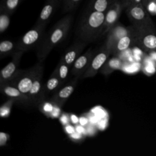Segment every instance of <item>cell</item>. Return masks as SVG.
<instances>
[{"instance_id": "cell-1", "label": "cell", "mask_w": 156, "mask_h": 156, "mask_svg": "<svg viewBox=\"0 0 156 156\" xmlns=\"http://www.w3.org/2000/svg\"><path fill=\"white\" fill-rule=\"evenodd\" d=\"M72 20L71 15L65 16L56 23L48 34L44 36L41 41L37 46V54L40 62L44 61L51 50L65 38L69 30Z\"/></svg>"}, {"instance_id": "cell-2", "label": "cell", "mask_w": 156, "mask_h": 156, "mask_svg": "<svg viewBox=\"0 0 156 156\" xmlns=\"http://www.w3.org/2000/svg\"><path fill=\"white\" fill-rule=\"evenodd\" d=\"M105 13L89 9L82 20L78 30L82 41L91 42L102 35Z\"/></svg>"}, {"instance_id": "cell-3", "label": "cell", "mask_w": 156, "mask_h": 156, "mask_svg": "<svg viewBox=\"0 0 156 156\" xmlns=\"http://www.w3.org/2000/svg\"><path fill=\"white\" fill-rule=\"evenodd\" d=\"M42 69H43V65L42 62H40L29 69L26 70L20 69L15 78L9 83L15 86L24 94L29 96L32 84L38 74Z\"/></svg>"}, {"instance_id": "cell-4", "label": "cell", "mask_w": 156, "mask_h": 156, "mask_svg": "<svg viewBox=\"0 0 156 156\" xmlns=\"http://www.w3.org/2000/svg\"><path fill=\"white\" fill-rule=\"evenodd\" d=\"M45 27L35 24L16 42V51L24 52L38 46L44 36Z\"/></svg>"}, {"instance_id": "cell-5", "label": "cell", "mask_w": 156, "mask_h": 156, "mask_svg": "<svg viewBox=\"0 0 156 156\" xmlns=\"http://www.w3.org/2000/svg\"><path fill=\"white\" fill-rule=\"evenodd\" d=\"M126 14L135 28L152 26L154 23L150 18L149 13L142 4H132L126 8Z\"/></svg>"}, {"instance_id": "cell-6", "label": "cell", "mask_w": 156, "mask_h": 156, "mask_svg": "<svg viewBox=\"0 0 156 156\" xmlns=\"http://www.w3.org/2000/svg\"><path fill=\"white\" fill-rule=\"evenodd\" d=\"M111 54V47L105 42L103 46H102L98 50V52L94 54L88 68L82 76V78H90L94 77L98 71L104 65Z\"/></svg>"}, {"instance_id": "cell-7", "label": "cell", "mask_w": 156, "mask_h": 156, "mask_svg": "<svg viewBox=\"0 0 156 156\" xmlns=\"http://www.w3.org/2000/svg\"><path fill=\"white\" fill-rule=\"evenodd\" d=\"M137 33L136 41L146 51L156 49L155 27L152 26L135 28Z\"/></svg>"}, {"instance_id": "cell-8", "label": "cell", "mask_w": 156, "mask_h": 156, "mask_svg": "<svg viewBox=\"0 0 156 156\" xmlns=\"http://www.w3.org/2000/svg\"><path fill=\"white\" fill-rule=\"evenodd\" d=\"M24 52L18 51L12 55V60L4 67L0 73V84L9 83L12 81L19 73L18 69L20 60Z\"/></svg>"}, {"instance_id": "cell-9", "label": "cell", "mask_w": 156, "mask_h": 156, "mask_svg": "<svg viewBox=\"0 0 156 156\" xmlns=\"http://www.w3.org/2000/svg\"><path fill=\"white\" fill-rule=\"evenodd\" d=\"M0 90L2 94L25 106H30L33 104L29 96L22 93L18 88L10 83L0 84Z\"/></svg>"}, {"instance_id": "cell-10", "label": "cell", "mask_w": 156, "mask_h": 156, "mask_svg": "<svg viewBox=\"0 0 156 156\" xmlns=\"http://www.w3.org/2000/svg\"><path fill=\"white\" fill-rule=\"evenodd\" d=\"M123 9V5L121 2H115L110 6L105 13L102 35L107 34L108 30L118 22Z\"/></svg>"}, {"instance_id": "cell-11", "label": "cell", "mask_w": 156, "mask_h": 156, "mask_svg": "<svg viewBox=\"0 0 156 156\" xmlns=\"http://www.w3.org/2000/svg\"><path fill=\"white\" fill-rule=\"evenodd\" d=\"M94 54L90 49L84 54L80 55L71 66V73L76 78L82 77V76L88 68Z\"/></svg>"}, {"instance_id": "cell-12", "label": "cell", "mask_w": 156, "mask_h": 156, "mask_svg": "<svg viewBox=\"0 0 156 156\" xmlns=\"http://www.w3.org/2000/svg\"><path fill=\"white\" fill-rule=\"evenodd\" d=\"M78 78L74 77L73 80L65 85L62 88H59L51 99V102L57 107H62L67 99L74 91L77 83Z\"/></svg>"}, {"instance_id": "cell-13", "label": "cell", "mask_w": 156, "mask_h": 156, "mask_svg": "<svg viewBox=\"0 0 156 156\" xmlns=\"http://www.w3.org/2000/svg\"><path fill=\"white\" fill-rule=\"evenodd\" d=\"M133 27V26L132 27H125L124 26L118 22L107 32L105 42L111 47L112 49L116 43L122 37L132 31Z\"/></svg>"}, {"instance_id": "cell-14", "label": "cell", "mask_w": 156, "mask_h": 156, "mask_svg": "<svg viewBox=\"0 0 156 156\" xmlns=\"http://www.w3.org/2000/svg\"><path fill=\"white\" fill-rule=\"evenodd\" d=\"M43 74V69L38 74L29 93V96L33 104H37L42 102L44 98V85L42 83Z\"/></svg>"}, {"instance_id": "cell-15", "label": "cell", "mask_w": 156, "mask_h": 156, "mask_svg": "<svg viewBox=\"0 0 156 156\" xmlns=\"http://www.w3.org/2000/svg\"><path fill=\"white\" fill-rule=\"evenodd\" d=\"M60 2V0H46L35 24L46 26L54 14Z\"/></svg>"}, {"instance_id": "cell-16", "label": "cell", "mask_w": 156, "mask_h": 156, "mask_svg": "<svg viewBox=\"0 0 156 156\" xmlns=\"http://www.w3.org/2000/svg\"><path fill=\"white\" fill-rule=\"evenodd\" d=\"M86 44L87 43L83 41L74 43L66 50L60 58V60L63 61L71 68L76 60L81 55L80 54Z\"/></svg>"}, {"instance_id": "cell-17", "label": "cell", "mask_w": 156, "mask_h": 156, "mask_svg": "<svg viewBox=\"0 0 156 156\" xmlns=\"http://www.w3.org/2000/svg\"><path fill=\"white\" fill-rule=\"evenodd\" d=\"M137 33L135 28L133 29L128 34L122 37L114 46L112 49V54L116 55L117 54L127 49L134 41H136Z\"/></svg>"}, {"instance_id": "cell-18", "label": "cell", "mask_w": 156, "mask_h": 156, "mask_svg": "<svg viewBox=\"0 0 156 156\" xmlns=\"http://www.w3.org/2000/svg\"><path fill=\"white\" fill-rule=\"evenodd\" d=\"M63 84L60 79L53 72L44 86V94H49L57 91Z\"/></svg>"}, {"instance_id": "cell-19", "label": "cell", "mask_w": 156, "mask_h": 156, "mask_svg": "<svg viewBox=\"0 0 156 156\" xmlns=\"http://www.w3.org/2000/svg\"><path fill=\"white\" fill-rule=\"evenodd\" d=\"M16 51V43L11 40H4L0 43V58L13 55Z\"/></svg>"}, {"instance_id": "cell-20", "label": "cell", "mask_w": 156, "mask_h": 156, "mask_svg": "<svg viewBox=\"0 0 156 156\" xmlns=\"http://www.w3.org/2000/svg\"><path fill=\"white\" fill-rule=\"evenodd\" d=\"M121 61L117 57L108 58L104 65L101 68V73L107 76L112 73L113 71L119 69V68L121 66Z\"/></svg>"}, {"instance_id": "cell-21", "label": "cell", "mask_w": 156, "mask_h": 156, "mask_svg": "<svg viewBox=\"0 0 156 156\" xmlns=\"http://www.w3.org/2000/svg\"><path fill=\"white\" fill-rule=\"evenodd\" d=\"M113 3V0H91L89 5V9L105 13Z\"/></svg>"}, {"instance_id": "cell-22", "label": "cell", "mask_w": 156, "mask_h": 156, "mask_svg": "<svg viewBox=\"0 0 156 156\" xmlns=\"http://www.w3.org/2000/svg\"><path fill=\"white\" fill-rule=\"evenodd\" d=\"M70 68H71L69 65L60 60L57 67L54 71V73L58 76L62 83H64L67 79Z\"/></svg>"}, {"instance_id": "cell-23", "label": "cell", "mask_w": 156, "mask_h": 156, "mask_svg": "<svg viewBox=\"0 0 156 156\" xmlns=\"http://www.w3.org/2000/svg\"><path fill=\"white\" fill-rule=\"evenodd\" d=\"M11 14L0 8V32L3 33L9 27L10 23Z\"/></svg>"}, {"instance_id": "cell-24", "label": "cell", "mask_w": 156, "mask_h": 156, "mask_svg": "<svg viewBox=\"0 0 156 156\" xmlns=\"http://www.w3.org/2000/svg\"><path fill=\"white\" fill-rule=\"evenodd\" d=\"M22 1L23 0H2L0 8L7 11L12 15Z\"/></svg>"}, {"instance_id": "cell-25", "label": "cell", "mask_w": 156, "mask_h": 156, "mask_svg": "<svg viewBox=\"0 0 156 156\" xmlns=\"http://www.w3.org/2000/svg\"><path fill=\"white\" fill-rule=\"evenodd\" d=\"M81 0H63V11L69 12L74 10Z\"/></svg>"}, {"instance_id": "cell-26", "label": "cell", "mask_w": 156, "mask_h": 156, "mask_svg": "<svg viewBox=\"0 0 156 156\" xmlns=\"http://www.w3.org/2000/svg\"><path fill=\"white\" fill-rule=\"evenodd\" d=\"M13 102H15L14 100L9 99L7 102L1 106L0 108V115L1 117H7L10 115V110Z\"/></svg>"}, {"instance_id": "cell-27", "label": "cell", "mask_w": 156, "mask_h": 156, "mask_svg": "<svg viewBox=\"0 0 156 156\" xmlns=\"http://www.w3.org/2000/svg\"><path fill=\"white\" fill-rule=\"evenodd\" d=\"M52 103L45 102L42 105V112L48 116H52L54 112V108L52 105Z\"/></svg>"}, {"instance_id": "cell-28", "label": "cell", "mask_w": 156, "mask_h": 156, "mask_svg": "<svg viewBox=\"0 0 156 156\" xmlns=\"http://www.w3.org/2000/svg\"><path fill=\"white\" fill-rule=\"evenodd\" d=\"M144 71L146 73V74H147L149 75L152 74L155 72V67L152 59L151 60H148L147 63H146L145 66L144 67Z\"/></svg>"}, {"instance_id": "cell-29", "label": "cell", "mask_w": 156, "mask_h": 156, "mask_svg": "<svg viewBox=\"0 0 156 156\" xmlns=\"http://www.w3.org/2000/svg\"><path fill=\"white\" fill-rule=\"evenodd\" d=\"M155 5L156 0H150L146 5L145 8L150 15H155Z\"/></svg>"}, {"instance_id": "cell-30", "label": "cell", "mask_w": 156, "mask_h": 156, "mask_svg": "<svg viewBox=\"0 0 156 156\" xmlns=\"http://www.w3.org/2000/svg\"><path fill=\"white\" fill-rule=\"evenodd\" d=\"M9 139V135L3 132H0V146H5Z\"/></svg>"}, {"instance_id": "cell-31", "label": "cell", "mask_w": 156, "mask_h": 156, "mask_svg": "<svg viewBox=\"0 0 156 156\" xmlns=\"http://www.w3.org/2000/svg\"><path fill=\"white\" fill-rule=\"evenodd\" d=\"M124 9H126L127 6L132 4H142V0H122L121 2Z\"/></svg>"}, {"instance_id": "cell-32", "label": "cell", "mask_w": 156, "mask_h": 156, "mask_svg": "<svg viewBox=\"0 0 156 156\" xmlns=\"http://www.w3.org/2000/svg\"><path fill=\"white\" fill-rule=\"evenodd\" d=\"M66 131L68 133H74V128H73L71 126H66Z\"/></svg>"}, {"instance_id": "cell-33", "label": "cell", "mask_w": 156, "mask_h": 156, "mask_svg": "<svg viewBox=\"0 0 156 156\" xmlns=\"http://www.w3.org/2000/svg\"><path fill=\"white\" fill-rule=\"evenodd\" d=\"M151 55V59L152 60H154V61H156V52H152L150 54Z\"/></svg>"}, {"instance_id": "cell-34", "label": "cell", "mask_w": 156, "mask_h": 156, "mask_svg": "<svg viewBox=\"0 0 156 156\" xmlns=\"http://www.w3.org/2000/svg\"><path fill=\"white\" fill-rule=\"evenodd\" d=\"M72 120H73V121L74 122H77V121H78L77 118L76 116H73L72 117Z\"/></svg>"}, {"instance_id": "cell-35", "label": "cell", "mask_w": 156, "mask_h": 156, "mask_svg": "<svg viewBox=\"0 0 156 156\" xmlns=\"http://www.w3.org/2000/svg\"><path fill=\"white\" fill-rule=\"evenodd\" d=\"M149 0H142V4L145 7Z\"/></svg>"}, {"instance_id": "cell-36", "label": "cell", "mask_w": 156, "mask_h": 156, "mask_svg": "<svg viewBox=\"0 0 156 156\" xmlns=\"http://www.w3.org/2000/svg\"><path fill=\"white\" fill-rule=\"evenodd\" d=\"M122 0H113V2H122Z\"/></svg>"}, {"instance_id": "cell-37", "label": "cell", "mask_w": 156, "mask_h": 156, "mask_svg": "<svg viewBox=\"0 0 156 156\" xmlns=\"http://www.w3.org/2000/svg\"><path fill=\"white\" fill-rule=\"evenodd\" d=\"M155 15H156V5H155Z\"/></svg>"}, {"instance_id": "cell-38", "label": "cell", "mask_w": 156, "mask_h": 156, "mask_svg": "<svg viewBox=\"0 0 156 156\" xmlns=\"http://www.w3.org/2000/svg\"><path fill=\"white\" fill-rule=\"evenodd\" d=\"M149 1H150V0H149Z\"/></svg>"}]
</instances>
